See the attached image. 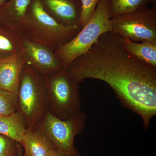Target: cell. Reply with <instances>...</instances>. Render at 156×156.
<instances>
[{"label": "cell", "mask_w": 156, "mask_h": 156, "mask_svg": "<svg viewBox=\"0 0 156 156\" xmlns=\"http://www.w3.org/2000/svg\"><path fill=\"white\" fill-rule=\"evenodd\" d=\"M66 69L78 84L91 78L108 84L123 105L139 115L144 129H148L156 115V68L127 52L119 35L113 31L102 34Z\"/></svg>", "instance_id": "6da1fadb"}, {"label": "cell", "mask_w": 156, "mask_h": 156, "mask_svg": "<svg viewBox=\"0 0 156 156\" xmlns=\"http://www.w3.org/2000/svg\"><path fill=\"white\" fill-rule=\"evenodd\" d=\"M81 29L80 26L60 24L45 11L41 0H32L21 34L55 52L59 46L73 38Z\"/></svg>", "instance_id": "7a4b0ae2"}, {"label": "cell", "mask_w": 156, "mask_h": 156, "mask_svg": "<svg viewBox=\"0 0 156 156\" xmlns=\"http://www.w3.org/2000/svg\"><path fill=\"white\" fill-rule=\"evenodd\" d=\"M17 110L27 129L34 128L48 111V93L45 76L26 63L17 94Z\"/></svg>", "instance_id": "3957f363"}, {"label": "cell", "mask_w": 156, "mask_h": 156, "mask_svg": "<svg viewBox=\"0 0 156 156\" xmlns=\"http://www.w3.org/2000/svg\"><path fill=\"white\" fill-rule=\"evenodd\" d=\"M108 3V0H100L87 24L73 38L54 52L64 69L78 56L87 53L102 34L112 31Z\"/></svg>", "instance_id": "277c9868"}, {"label": "cell", "mask_w": 156, "mask_h": 156, "mask_svg": "<svg viewBox=\"0 0 156 156\" xmlns=\"http://www.w3.org/2000/svg\"><path fill=\"white\" fill-rule=\"evenodd\" d=\"M45 78L48 111L51 114L65 120L80 112L79 84L70 76L66 69Z\"/></svg>", "instance_id": "5b68a950"}, {"label": "cell", "mask_w": 156, "mask_h": 156, "mask_svg": "<svg viewBox=\"0 0 156 156\" xmlns=\"http://www.w3.org/2000/svg\"><path fill=\"white\" fill-rule=\"evenodd\" d=\"M86 119V115L82 112L63 120L48 111L44 119L35 127L65 156H82L75 147L74 139L84 130Z\"/></svg>", "instance_id": "8992f818"}, {"label": "cell", "mask_w": 156, "mask_h": 156, "mask_svg": "<svg viewBox=\"0 0 156 156\" xmlns=\"http://www.w3.org/2000/svg\"><path fill=\"white\" fill-rule=\"evenodd\" d=\"M112 30L134 42H156V8L111 18Z\"/></svg>", "instance_id": "52a82bcc"}, {"label": "cell", "mask_w": 156, "mask_h": 156, "mask_svg": "<svg viewBox=\"0 0 156 156\" xmlns=\"http://www.w3.org/2000/svg\"><path fill=\"white\" fill-rule=\"evenodd\" d=\"M21 53L26 63L44 76L64 68L55 52L44 45L32 41L21 34Z\"/></svg>", "instance_id": "ba28073f"}, {"label": "cell", "mask_w": 156, "mask_h": 156, "mask_svg": "<svg viewBox=\"0 0 156 156\" xmlns=\"http://www.w3.org/2000/svg\"><path fill=\"white\" fill-rule=\"evenodd\" d=\"M45 11L66 26H80V0H41Z\"/></svg>", "instance_id": "9c48e42d"}, {"label": "cell", "mask_w": 156, "mask_h": 156, "mask_svg": "<svg viewBox=\"0 0 156 156\" xmlns=\"http://www.w3.org/2000/svg\"><path fill=\"white\" fill-rule=\"evenodd\" d=\"M25 64L21 52L0 60V89L16 95Z\"/></svg>", "instance_id": "30bf717a"}, {"label": "cell", "mask_w": 156, "mask_h": 156, "mask_svg": "<svg viewBox=\"0 0 156 156\" xmlns=\"http://www.w3.org/2000/svg\"><path fill=\"white\" fill-rule=\"evenodd\" d=\"M32 0H9L0 8V24L20 34Z\"/></svg>", "instance_id": "8fae6325"}, {"label": "cell", "mask_w": 156, "mask_h": 156, "mask_svg": "<svg viewBox=\"0 0 156 156\" xmlns=\"http://www.w3.org/2000/svg\"><path fill=\"white\" fill-rule=\"evenodd\" d=\"M20 144L23 156H49L56 149L36 127L27 129Z\"/></svg>", "instance_id": "7c38bea8"}, {"label": "cell", "mask_w": 156, "mask_h": 156, "mask_svg": "<svg viewBox=\"0 0 156 156\" xmlns=\"http://www.w3.org/2000/svg\"><path fill=\"white\" fill-rule=\"evenodd\" d=\"M123 47L136 59L156 68V42L136 43L122 38Z\"/></svg>", "instance_id": "4fadbf2b"}, {"label": "cell", "mask_w": 156, "mask_h": 156, "mask_svg": "<svg viewBox=\"0 0 156 156\" xmlns=\"http://www.w3.org/2000/svg\"><path fill=\"white\" fill-rule=\"evenodd\" d=\"M24 120L18 112L9 115H0V134L20 143L26 131Z\"/></svg>", "instance_id": "5bb4252c"}, {"label": "cell", "mask_w": 156, "mask_h": 156, "mask_svg": "<svg viewBox=\"0 0 156 156\" xmlns=\"http://www.w3.org/2000/svg\"><path fill=\"white\" fill-rule=\"evenodd\" d=\"M21 34L0 24V60L21 52Z\"/></svg>", "instance_id": "9a60e30c"}, {"label": "cell", "mask_w": 156, "mask_h": 156, "mask_svg": "<svg viewBox=\"0 0 156 156\" xmlns=\"http://www.w3.org/2000/svg\"><path fill=\"white\" fill-rule=\"evenodd\" d=\"M109 13L110 18L117 15L133 14L148 9L151 3L156 0H108Z\"/></svg>", "instance_id": "2e32d148"}, {"label": "cell", "mask_w": 156, "mask_h": 156, "mask_svg": "<svg viewBox=\"0 0 156 156\" xmlns=\"http://www.w3.org/2000/svg\"><path fill=\"white\" fill-rule=\"evenodd\" d=\"M16 110V95L0 89V115L11 114Z\"/></svg>", "instance_id": "e0dca14e"}, {"label": "cell", "mask_w": 156, "mask_h": 156, "mask_svg": "<svg viewBox=\"0 0 156 156\" xmlns=\"http://www.w3.org/2000/svg\"><path fill=\"white\" fill-rule=\"evenodd\" d=\"M20 143L0 134V156H18Z\"/></svg>", "instance_id": "ac0fdd59"}, {"label": "cell", "mask_w": 156, "mask_h": 156, "mask_svg": "<svg viewBox=\"0 0 156 156\" xmlns=\"http://www.w3.org/2000/svg\"><path fill=\"white\" fill-rule=\"evenodd\" d=\"M100 0H80L81 13L80 25L83 27L91 19Z\"/></svg>", "instance_id": "d6986e66"}, {"label": "cell", "mask_w": 156, "mask_h": 156, "mask_svg": "<svg viewBox=\"0 0 156 156\" xmlns=\"http://www.w3.org/2000/svg\"><path fill=\"white\" fill-rule=\"evenodd\" d=\"M49 156H65L63 154L61 153L59 151L55 149L50 154Z\"/></svg>", "instance_id": "ffe728a7"}, {"label": "cell", "mask_w": 156, "mask_h": 156, "mask_svg": "<svg viewBox=\"0 0 156 156\" xmlns=\"http://www.w3.org/2000/svg\"><path fill=\"white\" fill-rule=\"evenodd\" d=\"M18 156H23V149L22 146H21V144H20V143L19 154H18Z\"/></svg>", "instance_id": "44dd1931"}, {"label": "cell", "mask_w": 156, "mask_h": 156, "mask_svg": "<svg viewBox=\"0 0 156 156\" xmlns=\"http://www.w3.org/2000/svg\"><path fill=\"white\" fill-rule=\"evenodd\" d=\"M9 1V0H0V8L2 7Z\"/></svg>", "instance_id": "7402d4cb"}]
</instances>
